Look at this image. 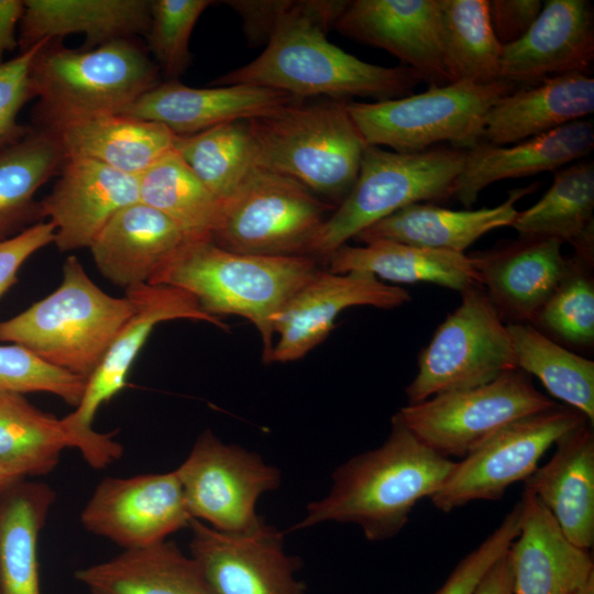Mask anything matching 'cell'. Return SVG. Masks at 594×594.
<instances>
[{
	"mask_svg": "<svg viewBox=\"0 0 594 594\" xmlns=\"http://www.w3.org/2000/svg\"><path fill=\"white\" fill-rule=\"evenodd\" d=\"M348 2L293 1L264 51L251 63L217 78L215 84L266 87L299 99L321 96L384 101L410 95L424 81L413 68L370 64L329 42L327 33Z\"/></svg>",
	"mask_w": 594,
	"mask_h": 594,
	"instance_id": "cell-1",
	"label": "cell"
},
{
	"mask_svg": "<svg viewBox=\"0 0 594 594\" xmlns=\"http://www.w3.org/2000/svg\"><path fill=\"white\" fill-rule=\"evenodd\" d=\"M454 466L393 416L386 440L337 468L329 493L309 503L292 530L336 521L358 525L370 541L393 538L416 504L440 490Z\"/></svg>",
	"mask_w": 594,
	"mask_h": 594,
	"instance_id": "cell-2",
	"label": "cell"
},
{
	"mask_svg": "<svg viewBox=\"0 0 594 594\" xmlns=\"http://www.w3.org/2000/svg\"><path fill=\"white\" fill-rule=\"evenodd\" d=\"M30 78L37 98L32 128L52 132L120 114L161 82L157 65L135 38L91 50L67 48L62 40H46L32 61Z\"/></svg>",
	"mask_w": 594,
	"mask_h": 594,
	"instance_id": "cell-3",
	"label": "cell"
},
{
	"mask_svg": "<svg viewBox=\"0 0 594 594\" xmlns=\"http://www.w3.org/2000/svg\"><path fill=\"white\" fill-rule=\"evenodd\" d=\"M319 268V263L309 256L243 254L222 249L211 240H190L150 284L186 290L210 316L248 319L261 336L263 361L268 363L275 317Z\"/></svg>",
	"mask_w": 594,
	"mask_h": 594,
	"instance_id": "cell-4",
	"label": "cell"
},
{
	"mask_svg": "<svg viewBox=\"0 0 594 594\" xmlns=\"http://www.w3.org/2000/svg\"><path fill=\"white\" fill-rule=\"evenodd\" d=\"M346 101L297 99L248 120L256 167L287 176L339 206L367 147Z\"/></svg>",
	"mask_w": 594,
	"mask_h": 594,
	"instance_id": "cell-5",
	"label": "cell"
},
{
	"mask_svg": "<svg viewBox=\"0 0 594 594\" xmlns=\"http://www.w3.org/2000/svg\"><path fill=\"white\" fill-rule=\"evenodd\" d=\"M133 312L128 296L103 292L72 254L53 293L0 321V342L21 345L46 363L87 380Z\"/></svg>",
	"mask_w": 594,
	"mask_h": 594,
	"instance_id": "cell-6",
	"label": "cell"
},
{
	"mask_svg": "<svg viewBox=\"0 0 594 594\" xmlns=\"http://www.w3.org/2000/svg\"><path fill=\"white\" fill-rule=\"evenodd\" d=\"M465 150L447 146L420 152L367 145L354 185L314 238L308 256L319 264L359 233L413 204L452 198Z\"/></svg>",
	"mask_w": 594,
	"mask_h": 594,
	"instance_id": "cell-7",
	"label": "cell"
},
{
	"mask_svg": "<svg viewBox=\"0 0 594 594\" xmlns=\"http://www.w3.org/2000/svg\"><path fill=\"white\" fill-rule=\"evenodd\" d=\"M516 86L457 81L373 102H345L367 145L411 153L438 143L469 150L483 140L488 110Z\"/></svg>",
	"mask_w": 594,
	"mask_h": 594,
	"instance_id": "cell-8",
	"label": "cell"
},
{
	"mask_svg": "<svg viewBox=\"0 0 594 594\" xmlns=\"http://www.w3.org/2000/svg\"><path fill=\"white\" fill-rule=\"evenodd\" d=\"M134 304V312L111 342L98 367L87 378L80 403L61 418L70 448L79 451L92 469H105L119 460L123 447L113 433L94 429L98 409L120 393L128 383L134 360L154 327L175 319L211 323L229 331L220 318L207 314L198 300L184 289L168 285L142 284L124 290Z\"/></svg>",
	"mask_w": 594,
	"mask_h": 594,
	"instance_id": "cell-9",
	"label": "cell"
},
{
	"mask_svg": "<svg viewBox=\"0 0 594 594\" xmlns=\"http://www.w3.org/2000/svg\"><path fill=\"white\" fill-rule=\"evenodd\" d=\"M336 207L300 183L255 167L219 206L211 241L228 251L266 256H308Z\"/></svg>",
	"mask_w": 594,
	"mask_h": 594,
	"instance_id": "cell-10",
	"label": "cell"
},
{
	"mask_svg": "<svg viewBox=\"0 0 594 594\" xmlns=\"http://www.w3.org/2000/svg\"><path fill=\"white\" fill-rule=\"evenodd\" d=\"M460 294L458 308L419 354L418 372L405 389L408 404L481 386L517 369L506 323L482 286L473 285Z\"/></svg>",
	"mask_w": 594,
	"mask_h": 594,
	"instance_id": "cell-11",
	"label": "cell"
},
{
	"mask_svg": "<svg viewBox=\"0 0 594 594\" xmlns=\"http://www.w3.org/2000/svg\"><path fill=\"white\" fill-rule=\"evenodd\" d=\"M557 404L520 369L494 381L407 404L394 417L441 455L464 458L509 422Z\"/></svg>",
	"mask_w": 594,
	"mask_h": 594,
	"instance_id": "cell-12",
	"label": "cell"
},
{
	"mask_svg": "<svg viewBox=\"0 0 594 594\" xmlns=\"http://www.w3.org/2000/svg\"><path fill=\"white\" fill-rule=\"evenodd\" d=\"M587 420L568 405L525 416L502 427L470 451L429 499L443 513L474 501L501 499L506 490L525 481L557 440Z\"/></svg>",
	"mask_w": 594,
	"mask_h": 594,
	"instance_id": "cell-13",
	"label": "cell"
},
{
	"mask_svg": "<svg viewBox=\"0 0 594 594\" xmlns=\"http://www.w3.org/2000/svg\"><path fill=\"white\" fill-rule=\"evenodd\" d=\"M175 471L191 518L224 532L258 525V498L282 482L277 468L238 444L223 443L209 429Z\"/></svg>",
	"mask_w": 594,
	"mask_h": 594,
	"instance_id": "cell-14",
	"label": "cell"
},
{
	"mask_svg": "<svg viewBox=\"0 0 594 594\" xmlns=\"http://www.w3.org/2000/svg\"><path fill=\"white\" fill-rule=\"evenodd\" d=\"M189 550L215 594H305L296 578L302 561L284 549L283 534L260 521L244 532H224L191 519Z\"/></svg>",
	"mask_w": 594,
	"mask_h": 594,
	"instance_id": "cell-15",
	"label": "cell"
},
{
	"mask_svg": "<svg viewBox=\"0 0 594 594\" xmlns=\"http://www.w3.org/2000/svg\"><path fill=\"white\" fill-rule=\"evenodd\" d=\"M187 509L176 471L106 477L80 513L82 527L123 550L145 548L188 527Z\"/></svg>",
	"mask_w": 594,
	"mask_h": 594,
	"instance_id": "cell-16",
	"label": "cell"
},
{
	"mask_svg": "<svg viewBox=\"0 0 594 594\" xmlns=\"http://www.w3.org/2000/svg\"><path fill=\"white\" fill-rule=\"evenodd\" d=\"M411 299L408 290L363 272L344 274L319 268L287 300L274 320V343L268 363L294 362L320 344L346 308L399 307Z\"/></svg>",
	"mask_w": 594,
	"mask_h": 594,
	"instance_id": "cell-17",
	"label": "cell"
},
{
	"mask_svg": "<svg viewBox=\"0 0 594 594\" xmlns=\"http://www.w3.org/2000/svg\"><path fill=\"white\" fill-rule=\"evenodd\" d=\"M334 28L393 54L430 86L451 84L439 0L349 1Z\"/></svg>",
	"mask_w": 594,
	"mask_h": 594,
	"instance_id": "cell-18",
	"label": "cell"
},
{
	"mask_svg": "<svg viewBox=\"0 0 594 594\" xmlns=\"http://www.w3.org/2000/svg\"><path fill=\"white\" fill-rule=\"evenodd\" d=\"M52 190L40 200L41 220L55 228L59 252L91 245L110 219L140 201L139 176L84 157H67Z\"/></svg>",
	"mask_w": 594,
	"mask_h": 594,
	"instance_id": "cell-19",
	"label": "cell"
},
{
	"mask_svg": "<svg viewBox=\"0 0 594 594\" xmlns=\"http://www.w3.org/2000/svg\"><path fill=\"white\" fill-rule=\"evenodd\" d=\"M594 14L586 0H547L528 32L503 47L499 79L528 87L565 74L588 75Z\"/></svg>",
	"mask_w": 594,
	"mask_h": 594,
	"instance_id": "cell-20",
	"label": "cell"
},
{
	"mask_svg": "<svg viewBox=\"0 0 594 594\" xmlns=\"http://www.w3.org/2000/svg\"><path fill=\"white\" fill-rule=\"evenodd\" d=\"M557 239L520 235L470 254L492 305L506 323H532L568 263Z\"/></svg>",
	"mask_w": 594,
	"mask_h": 594,
	"instance_id": "cell-21",
	"label": "cell"
},
{
	"mask_svg": "<svg viewBox=\"0 0 594 594\" xmlns=\"http://www.w3.org/2000/svg\"><path fill=\"white\" fill-rule=\"evenodd\" d=\"M297 99L282 90L252 85L194 88L178 80H166L144 92L120 114L158 122L182 136L265 116Z\"/></svg>",
	"mask_w": 594,
	"mask_h": 594,
	"instance_id": "cell-22",
	"label": "cell"
},
{
	"mask_svg": "<svg viewBox=\"0 0 594 594\" xmlns=\"http://www.w3.org/2000/svg\"><path fill=\"white\" fill-rule=\"evenodd\" d=\"M521 520L507 549L514 594H580L594 578L590 550L573 544L541 502L525 491Z\"/></svg>",
	"mask_w": 594,
	"mask_h": 594,
	"instance_id": "cell-23",
	"label": "cell"
},
{
	"mask_svg": "<svg viewBox=\"0 0 594 594\" xmlns=\"http://www.w3.org/2000/svg\"><path fill=\"white\" fill-rule=\"evenodd\" d=\"M594 147V124L583 119L509 145L482 140L465 150L452 198L471 208L491 184L557 170L583 160Z\"/></svg>",
	"mask_w": 594,
	"mask_h": 594,
	"instance_id": "cell-24",
	"label": "cell"
},
{
	"mask_svg": "<svg viewBox=\"0 0 594 594\" xmlns=\"http://www.w3.org/2000/svg\"><path fill=\"white\" fill-rule=\"evenodd\" d=\"M187 241L173 220L139 201L116 213L89 250L99 273L125 290L150 284Z\"/></svg>",
	"mask_w": 594,
	"mask_h": 594,
	"instance_id": "cell-25",
	"label": "cell"
},
{
	"mask_svg": "<svg viewBox=\"0 0 594 594\" xmlns=\"http://www.w3.org/2000/svg\"><path fill=\"white\" fill-rule=\"evenodd\" d=\"M551 459L525 482L575 546L594 544V431L584 420L561 436Z\"/></svg>",
	"mask_w": 594,
	"mask_h": 594,
	"instance_id": "cell-26",
	"label": "cell"
},
{
	"mask_svg": "<svg viewBox=\"0 0 594 594\" xmlns=\"http://www.w3.org/2000/svg\"><path fill=\"white\" fill-rule=\"evenodd\" d=\"M150 21L151 0H24L20 53L69 34L85 35L81 50L145 36Z\"/></svg>",
	"mask_w": 594,
	"mask_h": 594,
	"instance_id": "cell-27",
	"label": "cell"
},
{
	"mask_svg": "<svg viewBox=\"0 0 594 594\" xmlns=\"http://www.w3.org/2000/svg\"><path fill=\"white\" fill-rule=\"evenodd\" d=\"M594 111V79L565 74L521 87L487 112L483 140L509 145L586 119Z\"/></svg>",
	"mask_w": 594,
	"mask_h": 594,
	"instance_id": "cell-28",
	"label": "cell"
},
{
	"mask_svg": "<svg viewBox=\"0 0 594 594\" xmlns=\"http://www.w3.org/2000/svg\"><path fill=\"white\" fill-rule=\"evenodd\" d=\"M538 184L513 189L498 206L476 210H451L432 204H413L372 224L354 240H389L419 248L465 254L487 232L512 227L518 211L516 202L531 194Z\"/></svg>",
	"mask_w": 594,
	"mask_h": 594,
	"instance_id": "cell-29",
	"label": "cell"
},
{
	"mask_svg": "<svg viewBox=\"0 0 594 594\" xmlns=\"http://www.w3.org/2000/svg\"><path fill=\"white\" fill-rule=\"evenodd\" d=\"M91 594H215L191 556L173 541L122 553L75 572Z\"/></svg>",
	"mask_w": 594,
	"mask_h": 594,
	"instance_id": "cell-30",
	"label": "cell"
},
{
	"mask_svg": "<svg viewBox=\"0 0 594 594\" xmlns=\"http://www.w3.org/2000/svg\"><path fill=\"white\" fill-rule=\"evenodd\" d=\"M324 265L331 273L363 272L382 282L432 283L460 293L480 285L469 255L389 240H372L358 246L343 244Z\"/></svg>",
	"mask_w": 594,
	"mask_h": 594,
	"instance_id": "cell-31",
	"label": "cell"
},
{
	"mask_svg": "<svg viewBox=\"0 0 594 594\" xmlns=\"http://www.w3.org/2000/svg\"><path fill=\"white\" fill-rule=\"evenodd\" d=\"M55 133L66 158L94 160L132 176L170 152L176 136L158 122L122 114L80 121Z\"/></svg>",
	"mask_w": 594,
	"mask_h": 594,
	"instance_id": "cell-32",
	"label": "cell"
},
{
	"mask_svg": "<svg viewBox=\"0 0 594 594\" xmlns=\"http://www.w3.org/2000/svg\"><path fill=\"white\" fill-rule=\"evenodd\" d=\"M520 235L570 244L576 257L594 266V163L579 160L556 170L543 196L518 211L512 224Z\"/></svg>",
	"mask_w": 594,
	"mask_h": 594,
	"instance_id": "cell-33",
	"label": "cell"
},
{
	"mask_svg": "<svg viewBox=\"0 0 594 594\" xmlns=\"http://www.w3.org/2000/svg\"><path fill=\"white\" fill-rule=\"evenodd\" d=\"M55 498L46 483L24 479L0 499V594H41L38 538Z\"/></svg>",
	"mask_w": 594,
	"mask_h": 594,
	"instance_id": "cell-34",
	"label": "cell"
},
{
	"mask_svg": "<svg viewBox=\"0 0 594 594\" xmlns=\"http://www.w3.org/2000/svg\"><path fill=\"white\" fill-rule=\"evenodd\" d=\"M65 160L57 134L34 128L0 150V240L42 221L35 195L58 175Z\"/></svg>",
	"mask_w": 594,
	"mask_h": 594,
	"instance_id": "cell-35",
	"label": "cell"
},
{
	"mask_svg": "<svg viewBox=\"0 0 594 594\" xmlns=\"http://www.w3.org/2000/svg\"><path fill=\"white\" fill-rule=\"evenodd\" d=\"M70 448L58 419L23 394L0 391V462L22 479L51 473Z\"/></svg>",
	"mask_w": 594,
	"mask_h": 594,
	"instance_id": "cell-36",
	"label": "cell"
},
{
	"mask_svg": "<svg viewBox=\"0 0 594 594\" xmlns=\"http://www.w3.org/2000/svg\"><path fill=\"white\" fill-rule=\"evenodd\" d=\"M517 367L594 422V362L565 349L530 323H506Z\"/></svg>",
	"mask_w": 594,
	"mask_h": 594,
	"instance_id": "cell-37",
	"label": "cell"
},
{
	"mask_svg": "<svg viewBox=\"0 0 594 594\" xmlns=\"http://www.w3.org/2000/svg\"><path fill=\"white\" fill-rule=\"evenodd\" d=\"M139 198L190 240H211L219 205L174 148L139 176Z\"/></svg>",
	"mask_w": 594,
	"mask_h": 594,
	"instance_id": "cell-38",
	"label": "cell"
},
{
	"mask_svg": "<svg viewBox=\"0 0 594 594\" xmlns=\"http://www.w3.org/2000/svg\"><path fill=\"white\" fill-rule=\"evenodd\" d=\"M451 82L479 85L499 79L503 46L488 15V0H439Z\"/></svg>",
	"mask_w": 594,
	"mask_h": 594,
	"instance_id": "cell-39",
	"label": "cell"
},
{
	"mask_svg": "<svg viewBox=\"0 0 594 594\" xmlns=\"http://www.w3.org/2000/svg\"><path fill=\"white\" fill-rule=\"evenodd\" d=\"M174 150L220 206L256 167L248 120L175 136Z\"/></svg>",
	"mask_w": 594,
	"mask_h": 594,
	"instance_id": "cell-40",
	"label": "cell"
},
{
	"mask_svg": "<svg viewBox=\"0 0 594 594\" xmlns=\"http://www.w3.org/2000/svg\"><path fill=\"white\" fill-rule=\"evenodd\" d=\"M593 266L575 255L531 323L538 330L578 348L594 344Z\"/></svg>",
	"mask_w": 594,
	"mask_h": 594,
	"instance_id": "cell-41",
	"label": "cell"
},
{
	"mask_svg": "<svg viewBox=\"0 0 594 594\" xmlns=\"http://www.w3.org/2000/svg\"><path fill=\"white\" fill-rule=\"evenodd\" d=\"M210 0H151L147 47L167 80H178L188 68L189 41Z\"/></svg>",
	"mask_w": 594,
	"mask_h": 594,
	"instance_id": "cell-42",
	"label": "cell"
},
{
	"mask_svg": "<svg viewBox=\"0 0 594 594\" xmlns=\"http://www.w3.org/2000/svg\"><path fill=\"white\" fill-rule=\"evenodd\" d=\"M85 378L55 367L18 344L0 345V391L53 394L76 407Z\"/></svg>",
	"mask_w": 594,
	"mask_h": 594,
	"instance_id": "cell-43",
	"label": "cell"
},
{
	"mask_svg": "<svg viewBox=\"0 0 594 594\" xmlns=\"http://www.w3.org/2000/svg\"><path fill=\"white\" fill-rule=\"evenodd\" d=\"M520 520L521 505L518 501L498 527L457 564L436 594H473L487 570L517 537Z\"/></svg>",
	"mask_w": 594,
	"mask_h": 594,
	"instance_id": "cell-44",
	"label": "cell"
},
{
	"mask_svg": "<svg viewBox=\"0 0 594 594\" xmlns=\"http://www.w3.org/2000/svg\"><path fill=\"white\" fill-rule=\"evenodd\" d=\"M45 41L0 65V150L19 142L32 129L20 124L18 116L24 105L34 99L30 69Z\"/></svg>",
	"mask_w": 594,
	"mask_h": 594,
	"instance_id": "cell-45",
	"label": "cell"
},
{
	"mask_svg": "<svg viewBox=\"0 0 594 594\" xmlns=\"http://www.w3.org/2000/svg\"><path fill=\"white\" fill-rule=\"evenodd\" d=\"M54 226L50 221H41L0 240V297L16 282L18 272L25 261L54 242Z\"/></svg>",
	"mask_w": 594,
	"mask_h": 594,
	"instance_id": "cell-46",
	"label": "cell"
},
{
	"mask_svg": "<svg viewBox=\"0 0 594 594\" xmlns=\"http://www.w3.org/2000/svg\"><path fill=\"white\" fill-rule=\"evenodd\" d=\"M541 8L539 0H488L490 21L499 44L505 47L520 40Z\"/></svg>",
	"mask_w": 594,
	"mask_h": 594,
	"instance_id": "cell-47",
	"label": "cell"
},
{
	"mask_svg": "<svg viewBox=\"0 0 594 594\" xmlns=\"http://www.w3.org/2000/svg\"><path fill=\"white\" fill-rule=\"evenodd\" d=\"M242 19L243 30L252 44L267 43L279 21L290 9V0H232L224 1Z\"/></svg>",
	"mask_w": 594,
	"mask_h": 594,
	"instance_id": "cell-48",
	"label": "cell"
},
{
	"mask_svg": "<svg viewBox=\"0 0 594 594\" xmlns=\"http://www.w3.org/2000/svg\"><path fill=\"white\" fill-rule=\"evenodd\" d=\"M23 12V0H0V65L7 53L19 47L16 30Z\"/></svg>",
	"mask_w": 594,
	"mask_h": 594,
	"instance_id": "cell-49",
	"label": "cell"
},
{
	"mask_svg": "<svg viewBox=\"0 0 594 594\" xmlns=\"http://www.w3.org/2000/svg\"><path fill=\"white\" fill-rule=\"evenodd\" d=\"M473 594H514L513 575L507 550L487 570Z\"/></svg>",
	"mask_w": 594,
	"mask_h": 594,
	"instance_id": "cell-50",
	"label": "cell"
},
{
	"mask_svg": "<svg viewBox=\"0 0 594 594\" xmlns=\"http://www.w3.org/2000/svg\"><path fill=\"white\" fill-rule=\"evenodd\" d=\"M22 480L24 479L12 472L0 462V499L13 485Z\"/></svg>",
	"mask_w": 594,
	"mask_h": 594,
	"instance_id": "cell-51",
	"label": "cell"
},
{
	"mask_svg": "<svg viewBox=\"0 0 594 594\" xmlns=\"http://www.w3.org/2000/svg\"><path fill=\"white\" fill-rule=\"evenodd\" d=\"M580 594H594V578L586 584Z\"/></svg>",
	"mask_w": 594,
	"mask_h": 594,
	"instance_id": "cell-52",
	"label": "cell"
}]
</instances>
